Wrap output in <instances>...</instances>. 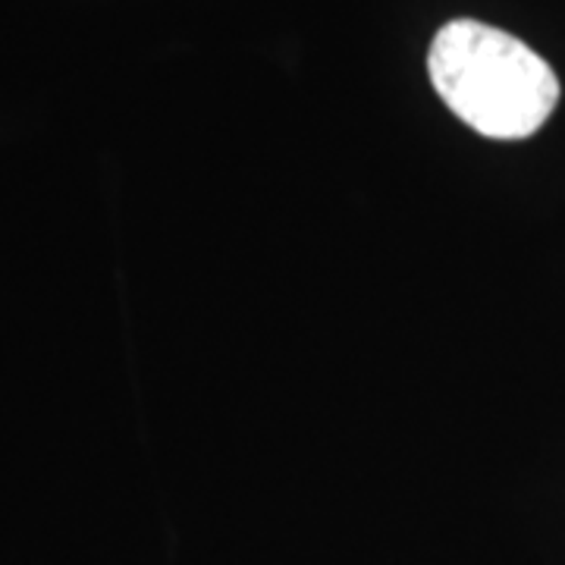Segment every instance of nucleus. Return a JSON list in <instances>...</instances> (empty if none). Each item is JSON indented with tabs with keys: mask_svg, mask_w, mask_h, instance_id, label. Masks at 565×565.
Instances as JSON below:
<instances>
[{
	"mask_svg": "<svg viewBox=\"0 0 565 565\" xmlns=\"http://www.w3.org/2000/svg\"><path fill=\"white\" fill-rule=\"evenodd\" d=\"M427 73L446 107L487 139H527L559 104L553 66L522 39L478 20L446 22L430 41Z\"/></svg>",
	"mask_w": 565,
	"mask_h": 565,
	"instance_id": "nucleus-1",
	"label": "nucleus"
}]
</instances>
